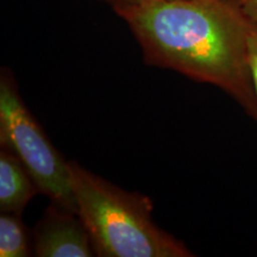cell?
I'll return each instance as SVG.
<instances>
[{"instance_id": "cell-1", "label": "cell", "mask_w": 257, "mask_h": 257, "mask_svg": "<svg viewBox=\"0 0 257 257\" xmlns=\"http://www.w3.org/2000/svg\"><path fill=\"white\" fill-rule=\"evenodd\" d=\"M113 10L133 31L146 63L216 86L257 121L248 57L253 23L234 0H160Z\"/></svg>"}, {"instance_id": "cell-2", "label": "cell", "mask_w": 257, "mask_h": 257, "mask_svg": "<svg viewBox=\"0 0 257 257\" xmlns=\"http://www.w3.org/2000/svg\"><path fill=\"white\" fill-rule=\"evenodd\" d=\"M78 214L95 256L192 257L187 245L153 220V201L69 161Z\"/></svg>"}, {"instance_id": "cell-3", "label": "cell", "mask_w": 257, "mask_h": 257, "mask_svg": "<svg viewBox=\"0 0 257 257\" xmlns=\"http://www.w3.org/2000/svg\"><path fill=\"white\" fill-rule=\"evenodd\" d=\"M0 147L8 148L21 160L38 191L51 204L78 213L69 161L50 143L29 111L8 68L0 74Z\"/></svg>"}, {"instance_id": "cell-4", "label": "cell", "mask_w": 257, "mask_h": 257, "mask_svg": "<svg viewBox=\"0 0 257 257\" xmlns=\"http://www.w3.org/2000/svg\"><path fill=\"white\" fill-rule=\"evenodd\" d=\"M34 253L38 257L95 256L85 224L76 212L51 204L34 229Z\"/></svg>"}, {"instance_id": "cell-5", "label": "cell", "mask_w": 257, "mask_h": 257, "mask_svg": "<svg viewBox=\"0 0 257 257\" xmlns=\"http://www.w3.org/2000/svg\"><path fill=\"white\" fill-rule=\"evenodd\" d=\"M38 193L34 179L21 160L8 148L0 147V211L22 214Z\"/></svg>"}, {"instance_id": "cell-6", "label": "cell", "mask_w": 257, "mask_h": 257, "mask_svg": "<svg viewBox=\"0 0 257 257\" xmlns=\"http://www.w3.org/2000/svg\"><path fill=\"white\" fill-rule=\"evenodd\" d=\"M31 255L30 239L22 214L5 213L0 216V256L27 257Z\"/></svg>"}, {"instance_id": "cell-7", "label": "cell", "mask_w": 257, "mask_h": 257, "mask_svg": "<svg viewBox=\"0 0 257 257\" xmlns=\"http://www.w3.org/2000/svg\"><path fill=\"white\" fill-rule=\"evenodd\" d=\"M248 57H249V68L251 74L252 86L255 89L257 99V25L253 24L248 38Z\"/></svg>"}, {"instance_id": "cell-8", "label": "cell", "mask_w": 257, "mask_h": 257, "mask_svg": "<svg viewBox=\"0 0 257 257\" xmlns=\"http://www.w3.org/2000/svg\"><path fill=\"white\" fill-rule=\"evenodd\" d=\"M244 15L248 17L253 24L257 25V0H234Z\"/></svg>"}, {"instance_id": "cell-9", "label": "cell", "mask_w": 257, "mask_h": 257, "mask_svg": "<svg viewBox=\"0 0 257 257\" xmlns=\"http://www.w3.org/2000/svg\"><path fill=\"white\" fill-rule=\"evenodd\" d=\"M110 4L113 6H121V5H141V4H147V3H153V2H160V0H106Z\"/></svg>"}]
</instances>
